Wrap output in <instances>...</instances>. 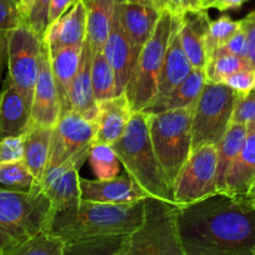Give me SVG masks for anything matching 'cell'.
I'll use <instances>...</instances> for the list:
<instances>
[{
    "mask_svg": "<svg viewBox=\"0 0 255 255\" xmlns=\"http://www.w3.org/2000/svg\"><path fill=\"white\" fill-rule=\"evenodd\" d=\"M179 238L185 255H255V207L218 193L178 207Z\"/></svg>",
    "mask_w": 255,
    "mask_h": 255,
    "instance_id": "1",
    "label": "cell"
},
{
    "mask_svg": "<svg viewBox=\"0 0 255 255\" xmlns=\"http://www.w3.org/2000/svg\"><path fill=\"white\" fill-rule=\"evenodd\" d=\"M144 200L131 204H108L82 199L73 209L53 212L46 232L64 244L78 240L129 235L144 222Z\"/></svg>",
    "mask_w": 255,
    "mask_h": 255,
    "instance_id": "2",
    "label": "cell"
},
{
    "mask_svg": "<svg viewBox=\"0 0 255 255\" xmlns=\"http://www.w3.org/2000/svg\"><path fill=\"white\" fill-rule=\"evenodd\" d=\"M124 170L150 198L174 203L173 189L169 185L151 144L149 117L134 113L124 134L112 145Z\"/></svg>",
    "mask_w": 255,
    "mask_h": 255,
    "instance_id": "3",
    "label": "cell"
},
{
    "mask_svg": "<svg viewBox=\"0 0 255 255\" xmlns=\"http://www.w3.org/2000/svg\"><path fill=\"white\" fill-rule=\"evenodd\" d=\"M53 208L40 185L30 190L0 188V254L45 233Z\"/></svg>",
    "mask_w": 255,
    "mask_h": 255,
    "instance_id": "4",
    "label": "cell"
},
{
    "mask_svg": "<svg viewBox=\"0 0 255 255\" xmlns=\"http://www.w3.org/2000/svg\"><path fill=\"white\" fill-rule=\"evenodd\" d=\"M195 105L148 114L151 144L169 185L176 178L191 151V119ZM174 194V193H173Z\"/></svg>",
    "mask_w": 255,
    "mask_h": 255,
    "instance_id": "5",
    "label": "cell"
},
{
    "mask_svg": "<svg viewBox=\"0 0 255 255\" xmlns=\"http://www.w3.org/2000/svg\"><path fill=\"white\" fill-rule=\"evenodd\" d=\"M178 18L168 10L161 11L153 35L140 50L124 92L133 113L144 112L155 100L164 56Z\"/></svg>",
    "mask_w": 255,
    "mask_h": 255,
    "instance_id": "6",
    "label": "cell"
},
{
    "mask_svg": "<svg viewBox=\"0 0 255 255\" xmlns=\"http://www.w3.org/2000/svg\"><path fill=\"white\" fill-rule=\"evenodd\" d=\"M144 205L143 224L127 235L118 255H185L176 225L178 205L150 197Z\"/></svg>",
    "mask_w": 255,
    "mask_h": 255,
    "instance_id": "7",
    "label": "cell"
},
{
    "mask_svg": "<svg viewBox=\"0 0 255 255\" xmlns=\"http://www.w3.org/2000/svg\"><path fill=\"white\" fill-rule=\"evenodd\" d=\"M243 95L224 84L205 83L191 119V149L220 144Z\"/></svg>",
    "mask_w": 255,
    "mask_h": 255,
    "instance_id": "8",
    "label": "cell"
},
{
    "mask_svg": "<svg viewBox=\"0 0 255 255\" xmlns=\"http://www.w3.org/2000/svg\"><path fill=\"white\" fill-rule=\"evenodd\" d=\"M218 148L204 145L191 151L174 184V203L185 207L218 194Z\"/></svg>",
    "mask_w": 255,
    "mask_h": 255,
    "instance_id": "9",
    "label": "cell"
},
{
    "mask_svg": "<svg viewBox=\"0 0 255 255\" xmlns=\"http://www.w3.org/2000/svg\"><path fill=\"white\" fill-rule=\"evenodd\" d=\"M41 43L43 40L26 24L9 31L8 82L24 95L30 105L38 79Z\"/></svg>",
    "mask_w": 255,
    "mask_h": 255,
    "instance_id": "10",
    "label": "cell"
},
{
    "mask_svg": "<svg viewBox=\"0 0 255 255\" xmlns=\"http://www.w3.org/2000/svg\"><path fill=\"white\" fill-rule=\"evenodd\" d=\"M97 124L74 112L63 115L51 134L50 155L45 174L79 153L94 140ZM44 174V175H45Z\"/></svg>",
    "mask_w": 255,
    "mask_h": 255,
    "instance_id": "11",
    "label": "cell"
},
{
    "mask_svg": "<svg viewBox=\"0 0 255 255\" xmlns=\"http://www.w3.org/2000/svg\"><path fill=\"white\" fill-rule=\"evenodd\" d=\"M90 148L92 145L87 146L44 175L40 186L50 200L53 212L73 209L82 202L79 169L89 158Z\"/></svg>",
    "mask_w": 255,
    "mask_h": 255,
    "instance_id": "12",
    "label": "cell"
},
{
    "mask_svg": "<svg viewBox=\"0 0 255 255\" xmlns=\"http://www.w3.org/2000/svg\"><path fill=\"white\" fill-rule=\"evenodd\" d=\"M60 119V104L54 83L50 51L43 40L39 56V73L31 102V127L54 129Z\"/></svg>",
    "mask_w": 255,
    "mask_h": 255,
    "instance_id": "13",
    "label": "cell"
},
{
    "mask_svg": "<svg viewBox=\"0 0 255 255\" xmlns=\"http://www.w3.org/2000/svg\"><path fill=\"white\" fill-rule=\"evenodd\" d=\"M82 199L108 204H131L149 198L145 191L127 173L109 180L80 178Z\"/></svg>",
    "mask_w": 255,
    "mask_h": 255,
    "instance_id": "14",
    "label": "cell"
},
{
    "mask_svg": "<svg viewBox=\"0 0 255 255\" xmlns=\"http://www.w3.org/2000/svg\"><path fill=\"white\" fill-rule=\"evenodd\" d=\"M160 13V10L153 6L115 3V16L123 33L138 56L146 41L153 35Z\"/></svg>",
    "mask_w": 255,
    "mask_h": 255,
    "instance_id": "15",
    "label": "cell"
},
{
    "mask_svg": "<svg viewBox=\"0 0 255 255\" xmlns=\"http://www.w3.org/2000/svg\"><path fill=\"white\" fill-rule=\"evenodd\" d=\"M103 54L114 73L117 97L124 94L125 88L138 60V55L134 53L130 43L123 33L115 14L113 15L110 33L103 46Z\"/></svg>",
    "mask_w": 255,
    "mask_h": 255,
    "instance_id": "16",
    "label": "cell"
},
{
    "mask_svg": "<svg viewBox=\"0 0 255 255\" xmlns=\"http://www.w3.org/2000/svg\"><path fill=\"white\" fill-rule=\"evenodd\" d=\"M87 15L85 1L78 0L67 13L54 21L43 39L49 50L83 46L87 38Z\"/></svg>",
    "mask_w": 255,
    "mask_h": 255,
    "instance_id": "17",
    "label": "cell"
},
{
    "mask_svg": "<svg viewBox=\"0 0 255 255\" xmlns=\"http://www.w3.org/2000/svg\"><path fill=\"white\" fill-rule=\"evenodd\" d=\"M31 128V105L6 80L0 93V139L23 138Z\"/></svg>",
    "mask_w": 255,
    "mask_h": 255,
    "instance_id": "18",
    "label": "cell"
},
{
    "mask_svg": "<svg viewBox=\"0 0 255 255\" xmlns=\"http://www.w3.org/2000/svg\"><path fill=\"white\" fill-rule=\"evenodd\" d=\"M133 114L125 94L99 103L95 119L97 131L93 143L113 145L122 138Z\"/></svg>",
    "mask_w": 255,
    "mask_h": 255,
    "instance_id": "19",
    "label": "cell"
},
{
    "mask_svg": "<svg viewBox=\"0 0 255 255\" xmlns=\"http://www.w3.org/2000/svg\"><path fill=\"white\" fill-rule=\"evenodd\" d=\"M179 25H180V16L178 18L175 28L171 33L170 40H169L168 49H166L165 56H164L163 67H161L160 75H159L158 94L151 105L163 102L193 70L191 63L189 61L188 56L181 46Z\"/></svg>",
    "mask_w": 255,
    "mask_h": 255,
    "instance_id": "20",
    "label": "cell"
},
{
    "mask_svg": "<svg viewBox=\"0 0 255 255\" xmlns=\"http://www.w3.org/2000/svg\"><path fill=\"white\" fill-rule=\"evenodd\" d=\"M210 21L207 10L189 11L180 16L179 36L193 69H204L207 64V36Z\"/></svg>",
    "mask_w": 255,
    "mask_h": 255,
    "instance_id": "21",
    "label": "cell"
},
{
    "mask_svg": "<svg viewBox=\"0 0 255 255\" xmlns=\"http://www.w3.org/2000/svg\"><path fill=\"white\" fill-rule=\"evenodd\" d=\"M255 180V124L248 127L244 145L228 170L223 194L245 199Z\"/></svg>",
    "mask_w": 255,
    "mask_h": 255,
    "instance_id": "22",
    "label": "cell"
},
{
    "mask_svg": "<svg viewBox=\"0 0 255 255\" xmlns=\"http://www.w3.org/2000/svg\"><path fill=\"white\" fill-rule=\"evenodd\" d=\"M82 53L83 46H72V48L50 51L51 72H53L54 83H55L56 92H58L60 117L72 112L69 103V92L75 75L79 70Z\"/></svg>",
    "mask_w": 255,
    "mask_h": 255,
    "instance_id": "23",
    "label": "cell"
},
{
    "mask_svg": "<svg viewBox=\"0 0 255 255\" xmlns=\"http://www.w3.org/2000/svg\"><path fill=\"white\" fill-rule=\"evenodd\" d=\"M92 60L93 54L87 41H84L79 70L70 87L69 103L72 112L82 115L85 119L95 122L98 114V103L93 92Z\"/></svg>",
    "mask_w": 255,
    "mask_h": 255,
    "instance_id": "24",
    "label": "cell"
},
{
    "mask_svg": "<svg viewBox=\"0 0 255 255\" xmlns=\"http://www.w3.org/2000/svg\"><path fill=\"white\" fill-rule=\"evenodd\" d=\"M53 129L31 127L23 136V161L35 180L41 183L50 155V143Z\"/></svg>",
    "mask_w": 255,
    "mask_h": 255,
    "instance_id": "25",
    "label": "cell"
},
{
    "mask_svg": "<svg viewBox=\"0 0 255 255\" xmlns=\"http://www.w3.org/2000/svg\"><path fill=\"white\" fill-rule=\"evenodd\" d=\"M87 5V38L90 51L94 55L103 50L112 28L115 0H84Z\"/></svg>",
    "mask_w": 255,
    "mask_h": 255,
    "instance_id": "26",
    "label": "cell"
},
{
    "mask_svg": "<svg viewBox=\"0 0 255 255\" xmlns=\"http://www.w3.org/2000/svg\"><path fill=\"white\" fill-rule=\"evenodd\" d=\"M207 79L204 69H193L190 74L165 98L161 103L151 105L144 113L155 114V113L166 112V110L183 109V108L195 105L198 98L202 94Z\"/></svg>",
    "mask_w": 255,
    "mask_h": 255,
    "instance_id": "27",
    "label": "cell"
},
{
    "mask_svg": "<svg viewBox=\"0 0 255 255\" xmlns=\"http://www.w3.org/2000/svg\"><path fill=\"white\" fill-rule=\"evenodd\" d=\"M248 134V127L243 124H230L229 129L225 133L218 145V163H217V188L219 193H223L225 186V176L228 170L239 151L244 145Z\"/></svg>",
    "mask_w": 255,
    "mask_h": 255,
    "instance_id": "28",
    "label": "cell"
},
{
    "mask_svg": "<svg viewBox=\"0 0 255 255\" xmlns=\"http://www.w3.org/2000/svg\"><path fill=\"white\" fill-rule=\"evenodd\" d=\"M248 68L250 67L245 59L218 49L208 58L205 64V79L207 83L223 84L233 74Z\"/></svg>",
    "mask_w": 255,
    "mask_h": 255,
    "instance_id": "29",
    "label": "cell"
},
{
    "mask_svg": "<svg viewBox=\"0 0 255 255\" xmlns=\"http://www.w3.org/2000/svg\"><path fill=\"white\" fill-rule=\"evenodd\" d=\"M125 239L127 235H115L67 243L63 255H118Z\"/></svg>",
    "mask_w": 255,
    "mask_h": 255,
    "instance_id": "30",
    "label": "cell"
},
{
    "mask_svg": "<svg viewBox=\"0 0 255 255\" xmlns=\"http://www.w3.org/2000/svg\"><path fill=\"white\" fill-rule=\"evenodd\" d=\"M92 84L97 103L117 97V87L113 69L102 51L93 55L92 60Z\"/></svg>",
    "mask_w": 255,
    "mask_h": 255,
    "instance_id": "31",
    "label": "cell"
},
{
    "mask_svg": "<svg viewBox=\"0 0 255 255\" xmlns=\"http://www.w3.org/2000/svg\"><path fill=\"white\" fill-rule=\"evenodd\" d=\"M88 160L98 180H109L119 175L120 161L112 145L93 143Z\"/></svg>",
    "mask_w": 255,
    "mask_h": 255,
    "instance_id": "32",
    "label": "cell"
},
{
    "mask_svg": "<svg viewBox=\"0 0 255 255\" xmlns=\"http://www.w3.org/2000/svg\"><path fill=\"white\" fill-rule=\"evenodd\" d=\"M64 245L59 238L49 233H40L19 243L1 255H63Z\"/></svg>",
    "mask_w": 255,
    "mask_h": 255,
    "instance_id": "33",
    "label": "cell"
},
{
    "mask_svg": "<svg viewBox=\"0 0 255 255\" xmlns=\"http://www.w3.org/2000/svg\"><path fill=\"white\" fill-rule=\"evenodd\" d=\"M0 184L15 190H30L34 186L40 185L23 159L0 164Z\"/></svg>",
    "mask_w": 255,
    "mask_h": 255,
    "instance_id": "34",
    "label": "cell"
},
{
    "mask_svg": "<svg viewBox=\"0 0 255 255\" xmlns=\"http://www.w3.org/2000/svg\"><path fill=\"white\" fill-rule=\"evenodd\" d=\"M242 26V20H233L229 15H222L210 21L207 36L208 58L222 48Z\"/></svg>",
    "mask_w": 255,
    "mask_h": 255,
    "instance_id": "35",
    "label": "cell"
},
{
    "mask_svg": "<svg viewBox=\"0 0 255 255\" xmlns=\"http://www.w3.org/2000/svg\"><path fill=\"white\" fill-rule=\"evenodd\" d=\"M49 5L50 0H33L23 23L26 24L41 40L45 36L49 26Z\"/></svg>",
    "mask_w": 255,
    "mask_h": 255,
    "instance_id": "36",
    "label": "cell"
},
{
    "mask_svg": "<svg viewBox=\"0 0 255 255\" xmlns=\"http://www.w3.org/2000/svg\"><path fill=\"white\" fill-rule=\"evenodd\" d=\"M23 24L18 0H0V30L11 31Z\"/></svg>",
    "mask_w": 255,
    "mask_h": 255,
    "instance_id": "37",
    "label": "cell"
},
{
    "mask_svg": "<svg viewBox=\"0 0 255 255\" xmlns=\"http://www.w3.org/2000/svg\"><path fill=\"white\" fill-rule=\"evenodd\" d=\"M232 124H255V92L243 95L233 113Z\"/></svg>",
    "mask_w": 255,
    "mask_h": 255,
    "instance_id": "38",
    "label": "cell"
},
{
    "mask_svg": "<svg viewBox=\"0 0 255 255\" xmlns=\"http://www.w3.org/2000/svg\"><path fill=\"white\" fill-rule=\"evenodd\" d=\"M223 84L235 90L239 94L248 95L249 93L255 92V70L252 68L240 70L228 78Z\"/></svg>",
    "mask_w": 255,
    "mask_h": 255,
    "instance_id": "39",
    "label": "cell"
},
{
    "mask_svg": "<svg viewBox=\"0 0 255 255\" xmlns=\"http://www.w3.org/2000/svg\"><path fill=\"white\" fill-rule=\"evenodd\" d=\"M156 9L168 10L175 16H181L189 11L204 10L202 0H156Z\"/></svg>",
    "mask_w": 255,
    "mask_h": 255,
    "instance_id": "40",
    "label": "cell"
},
{
    "mask_svg": "<svg viewBox=\"0 0 255 255\" xmlns=\"http://www.w3.org/2000/svg\"><path fill=\"white\" fill-rule=\"evenodd\" d=\"M23 159V138L0 139V164Z\"/></svg>",
    "mask_w": 255,
    "mask_h": 255,
    "instance_id": "41",
    "label": "cell"
},
{
    "mask_svg": "<svg viewBox=\"0 0 255 255\" xmlns=\"http://www.w3.org/2000/svg\"><path fill=\"white\" fill-rule=\"evenodd\" d=\"M242 26L247 33V61L249 67L255 70V10L242 19Z\"/></svg>",
    "mask_w": 255,
    "mask_h": 255,
    "instance_id": "42",
    "label": "cell"
},
{
    "mask_svg": "<svg viewBox=\"0 0 255 255\" xmlns=\"http://www.w3.org/2000/svg\"><path fill=\"white\" fill-rule=\"evenodd\" d=\"M220 50L227 51V53L233 54L235 56H239L247 60V50H248V41H247V33L244 28L240 26L239 30L222 46Z\"/></svg>",
    "mask_w": 255,
    "mask_h": 255,
    "instance_id": "43",
    "label": "cell"
},
{
    "mask_svg": "<svg viewBox=\"0 0 255 255\" xmlns=\"http://www.w3.org/2000/svg\"><path fill=\"white\" fill-rule=\"evenodd\" d=\"M78 0H50V5H49V26L58 20L61 15L67 13ZM48 26V28H49Z\"/></svg>",
    "mask_w": 255,
    "mask_h": 255,
    "instance_id": "44",
    "label": "cell"
},
{
    "mask_svg": "<svg viewBox=\"0 0 255 255\" xmlns=\"http://www.w3.org/2000/svg\"><path fill=\"white\" fill-rule=\"evenodd\" d=\"M8 43L9 31L0 30V80H1L4 68L8 64Z\"/></svg>",
    "mask_w": 255,
    "mask_h": 255,
    "instance_id": "45",
    "label": "cell"
},
{
    "mask_svg": "<svg viewBox=\"0 0 255 255\" xmlns=\"http://www.w3.org/2000/svg\"><path fill=\"white\" fill-rule=\"evenodd\" d=\"M247 1L249 0H215L213 3L212 8L218 9L219 11H229V10H238L242 8Z\"/></svg>",
    "mask_w": 255,
    "mask_h": 255,
    "instance_id": "46",
    "label": "cell"
},
{
    "mask_svg": "<svg viewBox=\"0 0 255 255\" xmlns=\"http://www.w3.org/2000/svg\"><path fill=\"white\" fill-rule=\"evenodd\" d=\"M115 3L138 4V5L153 6V8L156 9V0H115Z\"/></svg>",
    "mask_w": 255,
    "mask_h": 255,
    "instance_id": "47",
    "label": "cell"
},
{
    "mask_svg": "<svg viewBox=\"0 0 255 255\" xmlns=\"http://www.w3.org/2000/svg\"><path fill=\"white\" fill-rule=\"evenodd\" d=\"M31 1H33V0H18L19 8H20V11H21V16H23V23H24V19H25L26 14H28L29 8H30V5H31Z\"/></svg>",
    "mask_w": 255,
    "mask_h": 255,
    "instance_id": "48",
    "label": "cell"
},
{
    "mask_svg": "<svg viewBox=\"0 0 255 255\" xmlns=\"http://www.w3.org/2000/svg\"><path fill=\"white\" fill-rule=\"evenodd\" d=\"M245 199L249 200V202L252 203H255V180L253 181L252 186H250L249 191H248L247 197H245Z\"/></svg>",
    "mask_w": 255,
    "mask_h": 255,
    "instance_id": "49",
    "label": "cell"
},
{
    "mask_svg": "<svg viewBox=\"0 0 255 255\" xmlns=\"http://www.w3.org/2000/svg\"><path fill=\"white\" fill-rule=\"evenodd\" d=\"M215 0H202V4H203V9L204 10H208V9L212 8L213 3H214Z\"/></svg>",
    "mask_w": 255,
    "mask_h": 255,
    "instance_id": "50",
    "label": "cell"
},
{
    "mask_svg": "<svg viewBox=\"0 0 255 255\" xmlns=\"http://www.w3.org/2000/svg\"><path fill=\"white\" fill-rule=\"evenodd\" d=\"M253 204H254V207H255V203H253Z\"/></svg>",
    "mask_w": 255,
    "mask_h": 255,
    "instance_id": "51",
    "label": "cell"
},
{
    "mask_svg": "<svg viewBox=\"0 0 255 255\" xmlns=\"http://www.w3.org/2000/svg\"><path fill=\"white\" fill-rule=\"evenodd\" d=\"M0 255H1V254H0Z\"/></svg>",
    "mask_w": 255,
    "mask_h": 255,
    "instance_id": "52",
    "label": "cell"
}]
</instances>
